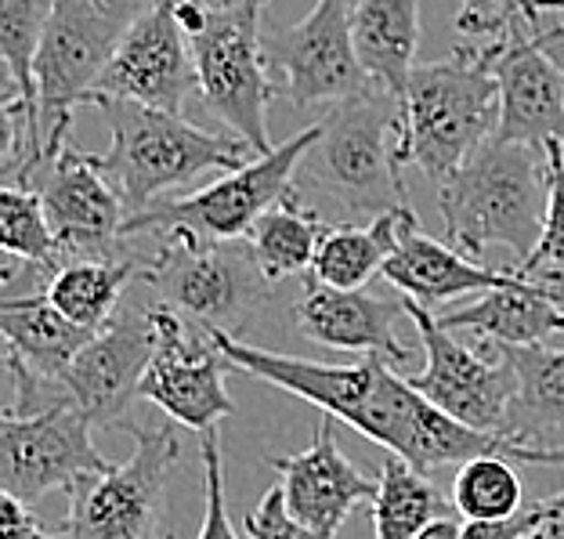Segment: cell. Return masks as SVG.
Wrapping results in <instances>:
<instances>
[{"mask_svg": "<svg viewBox=\"0 0 564 539\" xmlns=\"http://www.w3.org/2000/svg\"><path fill=\"white\" fill-rule=\"evenodd\" d=\"M355 47L366 73L383 91L402 101L420 51V4L416 0H358Z\"/></svg>", "mask_w": 564, "mask_h": 539, "instance_id": "cell-25", "label": "cell"}, {"mask_svg": "<svg viewBox=\"0 0 564 539\" xmlns=\"http://www.w3.org/2000/svg\"><path fill=\"white\" fill-rule=\"evenodd\" d=\"M564 141H550L546 157H550V203H546V222L543 236L535 242L532 258L518 265L521 276L546 272V268H564V157H561Z\"/></svg>", "mask_w": 564, "mask_h": 539, "instance_id": "cell-32", "label": "cell"}, {"mask_svg": "<svg viewBox=\"0 0 564 539\" xmlns=\"http://www.w3.org/2000/svg\"><path fill=\"white\" fill-rule=\"evenodd\" d=\"M138 282H145L163 304L196 319L203 330L232 337H239L272 293V279L253 261L247 239H203L188 233H163L160 250L141 261Z\"/></svg>", "mask_w": 564, "mask_h": 539, "instance_id": "cell-7", "label": "cell"}, {"mask_svg": "<svg viewBox=\"0 0 564 539\" xmlns=\"http://www.w3.org/2000/svg\"><path fill=\"white\" fill-rule=\"evenodd\" d=\"M402 163L448 182L499 123V84L478 47L423 62L402 95Z\"/></svg>", "mask_w": 564, "mask_h": 539, "instance_id": "cell-5", "label": "cell"}, {"mask_svg": "<svg viewBox=\"0 0 564 539\" xmlns=\"http://www.w3.org/2000/svg\"><path fill=\"white\" fill-rule=\"evenodd\" d=\"M535 510H540V525H535L532 539H564V493L540 499Z\"/></svg>", "mask_w": 564, "mask_h": 539, "instance_id": "cell-40", "label": "cell"}, {"mask_svg": "<svg viewBox=\"0 0 564 539\" xmlns=\"http://www.w3.org/2000/svg\"><path fill=\"white\" fill-rule=\"evenodd\" d=\"M521 15L532 22V30L543 44L564 36V0H524Z\"/></svg>", "mask_w": 564, "mask_h": 539, "instance_id": "cell-38", "label": "cell"}, {"mask_svg": "<svg viewBox=\"0 0 564 539\" xmlns=\"http://www.w3.org/2000/svg\"><path fill=\"white\" fill-rule=\"evenodd\" d=\"M561 157H564V145H561Z\"/></svg>", "mask_w": 564, "mask_h": 539, "instance_id": "cell-47", "label": "cell"}, {"mask_svg": "<svg viewBox=\"0 0 564 539\" xmlns=\"http://www.w3.org/2000/svg\"><path fill=\"white\" fill-rule=\"evenodd\" d=\"M550 203V157L535 145L489 138L459 171L438 185L445 242L481 261L492 247L524 265L543 236Z\"/></svg>", "mask_w": 564, "mask_h": 539, "instance_id": "cell-3", "label": "cell"}, {"mask_svg": "<svg viewBox=\"0 0 564 539\" xmlns=\"http://www.w3.org/2000/svg\"><path fill=\"white\" fill-rule=\"evenodd\" d=\"M152 337L149 304H120L117 319L98 330L87 348L73 358L62 377L66 399L91 420V428H123L131 420V402L141 399V377L149 369Z\"/></svg>", "mask_w": 564, "mask_h": 539, "instance_id": "cell-17", "label": "cell"}, {"mask_svg": "<svg viewBox=\"0 0 564 539\" xmlns=\"http://www.w3.org/2000/svg\"><path fill=\"white\" fill-rule=\"evenodd\" d=\"M318 138V123L293 134L264 157L225 171L217 182L182 200H160L123 222V239L138 233H188L203 239H247L253 222L286 196L297 182L304 152Z\"/></svg>", "mask_w": 564, "mask_h": 539, "instance_id": "cell-9", "label": "cell"}, {"mask_svg": "<svg viewBox=\"0 0 564 539\" xmlns=\"http://www.w3.org/2000/svg\"><path fill=\"white\" fill-rule=\"evenodd\" d=\"M416 539H464V521L445 515V518H434L427 529H423Z\"/></svg>", "mask_w": 564, "mask_h": 539, "instance_id": "cell-41", "label": "cell"}, {"mask_svg": "<svg viewBox=\"0 0 564 539\" xmlns=\"http://www.w3.org/2000/svg\"><path fill=\"white\" fill-rule=\"evenodd\" d=\"M456 515L464 518H510L521 510V474L503 453H485L459 464L453 482Z\"/></svg>", "mask_w": 564, "mask_h": 539, "instance_id": "cell-31", "label": "cell"}, {"mask_svg": "<svg viewBox=\"0 0 564 539\" xmlns=\"http://www.w3.org/2000/svg\"><path fill=\"white\" fill-rule=\"evenodd\" d=\"M112 464L91 442V420L69 399L36 413L8 409L0 417V489L36 504L47 493H69L87 474Z\"/></svg>", "mask_w": 564, "mask_h": 539, "instance_id": "cell-13", "label": "cell"}, {"mask_svg": "<svg viewBox=\"0 0 564 539\" xmlns=\"http://www.w3.org/2000/svg\"><path fill=\"white\" fill-rule=\"evenodd\" d=\"M242 529H247L250 539H326V536H318L315 529H307L297 515H290L282 485H275V489H268L261 496V504L247 515Z\"/></svg>", "mask_w": 564, "mask_h": 539, "instance_id": "cell-34", "label": "cell"}, {"mask_svg": "<svg viewBox=\"0 0 564 539\" xmlns=\"http://www.w3.org/2000/svg\"><path fill=\"white\" fill-rule=\"evenodd\" d=\"M0 333L8 341V366L15 377V413H36V409L55 406L47 395H66L62 377L95 337V330L76 326L73 319L62 315L44 290L0 301Z\"/></svg>", "mask_w": 564, "mask_h": 539, "instance_id": "cell-19", "label": "cell"}, {"mask_svg": "<svg viewBox=\"0 0 564 539\" xmlns=\"http://www.w3.org/2000/svg\"><path fill=\"white\" fill-rule=\"evenodd\" d=\"M535 276H540L546 282V290L564 304V268H546V272H535Z\"/></svg>", "mask_w": 564, "mask_h": 539, "instance_id": "cell-42", "label": "cell"}, {"mask_svg": "<svg viewBox=\"0 0 564 539\" xmlns=\"http://www.w3.org/2000/svg\"><path fill=\"white\" fill-rule=\"evenodd\" d=\"M402 211H391L383 217H373L366 228H329L323 247L315 254L312 279L326 282L337 290H366L373 276H383L394 250V233H399Z\"/></svg>", "mask_w": 564, "mask_h": 539, "instance_id": "cell-29", "label": "cell"}, {"mask_svg": "<svg viewBox=\"0 0 564 539\" xmlns=\"http://www.w3.org/2000/svg\"><path fill=\"white\" fill-rule=\"evenodd\" d=\"M409 323L416 326L423 369L409 377V384L431 399L448 417L467 423L474 431H503L507 409L514 402V369L503 355H481L453 337V330L438 323V312L413 298H405Z\"/></svg>", "mask_w": 564, "mask_h": 539, "instance_id": "cell-12", "label": "cell"}, {"mask_svg": "<svg viewBox=\"0 0 564 539\" xmlns=\"http://www.w3.org/2000/svg\"><path fill=\"white\" fill-rule=\"evenodd\" d=\"M496 352L507 358L518 380L499 439L514 445H546L550 434L564 431V352L546 344Z\"/></svg>", "mask_w": 564, "mask_h": 539, "instance_id": "cell-24", "label": "cell"}, {"mask_svg": "<svg viewBox=\"0 0 564 539\" xmlns=\"http://www.w3.org/2000/svg\"><path fill=\"white\" fill-rule=\"evenodd\" d=\"M445 330H467L496 348H532L564 333V304L546 290L540 276H514L496 290H485L478 301L438 312Z\"/></svg>", "mask_w": 564, "mask_h": 539, "instance_id": "cell-23", "label": "cell"}, {"mask_svg": "<svg viewBox=\"0 0 564 539\" xmlns=\"http://www.w3.org/2000/svg\"><path fill=\"white\" fill-rule=\"evenodd\" d=\"M123 428L134 439V456L73 485L62 539H171L163 532V496L182 442L174 428H141L134 420Z\"/></svg>", "mask_w": 564, "mask_h": 539, "instance_id": "cell-10", "label": "cell"}, {"mask_svg": "<svg viewBox=\"0 0 564 539\" xmlns=\"http://www.w3.org/2000/svg\"><path fill=\"white\" fill-rule=\"evenodd\" d=\"M47 539H62V532H58V536H47Z\"/></svg>", "mask_w": 564, "mask_h": 539, "instance_id": "cell-46", "label": "cell"}, {"mask_svg": "<svg viewBox=\"0 0 564 539\" xmlns=\"http://www.w3.org/2000/svg\"><path fill=\"white\" fill-rule=\"evenodd\" d=\"M499 453L510 456L514 464H535V467L564 471V445H514V442H503Z\"/></svg>", "mask_w": 564, "mask_h": 539, "instance_id": "cell-39", "label": "cell"}, {"mask_svg": "<svg viewBox=\"0 0 564 539\" xmlns=\"http://www.w3.org/2000/svg\"><path fill=\"white\" fill-rule=\"evenodd\" d=\"M540 525L535 504L510 518H464V539H532Z\"/></svg>", "mask_w": 564, "mask_h": 539, "instance_id": "cell-36", "label": "cell"}, {"mask_svg": "<svg viewBox=\"0 0 564 539\" xmlns=\"http://www.w3.org/2000/svg\"><path fill=\"white\" fill-rule=\"evenodd\" d=\"M546 51H550V58L557 62V69L564 73V36L561 41H546Z\"/></svg>", "mask_w": 564, "mask_h": 539, "instance_id": "cell-43", "label": "cell"}, {"mask_svg": "<svg viewBox=\"0 0 564 539\" xmlns=\"http://www.w3.org/2000/svg\"><path fill=\"white\" fill-rule=\"evenodd\" d=\"M456 504L427 482V471L413 467L399 453H388L380 464L377 496L369 504L377 539H416L434 518L453 515Z\"/></svg>", "mask_w": 564, "mask_h": 539, "instance_id": "cell-28", "label": "cell"}, {"mask_svg": "<svg viewBox=\"0 0 564 539\" xmlns=\"http://www.w3.org/2000/svg\"><path fill=\"white\" fill-rule=\"evenodd\" d=\"M141 261L134 258H69L47 279V301L84 330H106L120 312L131 282H138Z\"/></svg>", "mask_w": 564, "mask_h": 539, "instance_id": "cell-27", "label": "cell"}, {"mask_svg": "<svg viewBox=\"0 0 564 539\" xmlns=\"http://www.w3.org/2000/svg\"><path fill=\"white\" fill-rule=\"evenodd\" d=\"M518 276V268H492L467 258L453 242L427 236L413 211H402L399 233H394V250L383 265V279L405 298H413L427 308L448 304L467 293H485L503 287Z\"/></svg>", "mask_w": 564, "mask_h": 539, "instance_id": "cell-22", "label": "cell"}, {"mask_svg": "<svg viewBox=\"0 0 564 539\" xmlns=\"http://www.w3.org/2000/svg\"><path fill=\"white\" fill-rule=\"evenodd\" d=\"M402 163V106L383 87L333 101L297 166V192H318L344 214L413 211Z\"/></svg>", "mask_w": 564, "mask_h": 539, "instance_id": "cell-2", "label": "cell"}, {"mask_svg": "<svg viewBox=\"0 0 564 539\" xmlns=\"http://www.w3.org/2000/svg\"><path fill=\"white\" fill-rule=\"evenodd\" d=\"M399 319H409L405 301H391L366 290H337L312 276H307L301 301L293 308V323L307 341L340 352L380 355L391 366H409L413 352L399 341Z\"/></svg>", "mask_w": 564, "mask_h": 539, "instance_id": "cell-21", "label": "cell"}, {"mask_svg": "<svg viewBox=\"0 0 564 539\" xmlns=\"http://www.w3.org/2000/svg\"><path fill=\"white\" fill-rule=\"evenodd\" d=\"M149 323L156 348L141 377V399L160 406L188 431H214L236 413L232 395L225 388L228 358L214 344L210 330H192L171 304L152 301Z\"/></svg>", "mask_w": 564, "mask_h": 539, "instance_id": "cell-11", "label": "cell"}, {"mask_svg": "<svg viewBox=\"0 0 564 539\" xmlns=\"http://www.w3.org/2000/svg\"><path fill=\"white\" fill-rule=\"evenodd\" d=\"M199 456H203V529L196 539H239L225 499V460H221L217 428L199 434Z\"/></svg>", "mask_w": 564, "mask_h": 539, "instance_id": "cell-33", "label": "cell"}, {"mask_svg": "<svg viewBox=\"0 0 564 539\" xmlns=\"http://www.w3.org/2000/svg\"><path fill=\"white\" fill-rule=\"evenodd\" d=\"M264 4L268 0H221L210 8L207 30L192 36L196 95L228 134L242 138L258 157L275 149L268 138V101L275 98V87L268 80L261 36Z\"/></svg>", "mask_w": 564, "mask_h": 539, "instance_id": "cell-8", "label": "cell"}, {"mask_svg": "<svg viewBox=\"0 0 564 539\" xmlns=\"http://www.w3.org/2000/svg\"><path fill=\"white\" fill-rule=\"evenodd\" d=\"M210 337L236 374L264 380L279 391L318 406L326 417L344 420L348 428L380 442L388 453H399L420 471L467 464L474 456L503 449L499 434L474 431L431 399H423L409 377L394 374L388 358L380 355H366L355 366H326L312 363V358L253 348L221 330H210Z\"/></svg>", "mask_w": 564, "mask_h": 539, "instance_id": "cell-1", "label": "cell"}, {"mask_svg": "<svg viewBox=\"0 0 564 539\" xmlns=\"http://www.w3.org/2000/svg\"><path fill=\"white\" fill-rule=\"evenodd\" d=\"M333 417H323L315 428V439L304 453L268 456V467L279 471V485L286 493L290 515H297L307 529L318 536L337 539L340 525L351 518L358 504H373L377 482L362 478L355 464L340 453Z\"/></svg>", "mask_w": 564, "mask_h": 539, "instance_id": "cell-20", "label": "cell"}, {"mask_svg": "<svg viewBox=\"0 0 564 539\" xmlns=\"http://www.w3.org/2000/svg\"><path fill=\"white\" fill-rule=\"evenodd\" d=\"M485 66L499 84L496 141L546 149L564 141V73L535 36L532 22L518 15L503 33L478 44Z\"/></svg>", "mask_w": 564, "mask_h": 539, "instance_id": "cell-16", "label": "cell"}, {"mask_svg": "<svg viewBox=\"0 0 564 539\" xmlns=\"http://www.w3.org/2000/svg\"><path fill=\"white\" fill-rule=\"evenodd\" d=\"M0 539H47L41 521L30 515V504L15 493H0Z\"/></svg>", "mask_w": 564, "mask_h": 539, "instance_id": "cell-37", "label": "cell"}, {"mask_svg": "<svg viewBox=\"0 0 564 539\" xmlns=\"http://www.w3.org/2000/svg\"><path fill=\"white\" fill-rule=\"evenodd\" d=\"M95 109L109 123V149L98 152V166L120 192L127 217L160 203L163 192L217 171H236L258 157L242 138L203 131L182 112L127 98H98Z\"/></svg>", "mask_w": 564, "mask_h": 539, "instance_id": "cell-4", "label": "cell"}, {"mask_svg": "<svg viewBox=\"0 0 564 539\" xmlns=\"http://www.w3.org/2000/svg\"><path fill=\"white\" fill-rule=\"evenodd\" d=\"M199 91L188 33L174 19V0H156L123 36L117 58L98 84V98H127L141 106L182 112Z\"/></svg>", "mask_w": 564, "mask_h": 539, "instance_id": "cell-18", "label": "cell"}, {"mask_svg": "<svg viewBox=\"0 0 564 539\" xmlns=\"http://www.w3.org/2000/svg\"><path fill=\"white\" fill-rule=\"evenodd\" d=\"M329 228L318 217V207H312L297 185L282 196L275 207H268L253 228L247 233V247L253 254V261L261 265V272L268 279H286L312 272L315 254L323 247Z\"/></svg>", "mask_w": 564, "mask_h": 539, "instance_id": "cell-26", "label": "cell"}, {"mask_svg": "<svg viewBox=\"0 0 564 539\" xmlns=\"http://www.w3.org/2000/svg\"><path fill=\"white\" fill-rule=\"evenodd\" d=\"M134 4H156V0H134Z\"/></svg>", "mask_w": 564, "mask_h": 539, "instance_id": "cell-45", "label": "cell"}, {"mask_svg": "<svg viewBox=\"0 0 564 539\" xmlns=\"http://www.w3.org/2000/svg\"><path fill=\"white\" fill-rule=\"evenodd\" d=\"M0 247L25 265V276L44 279V287L66 265V254H62V242L51 228L41 192L25 185L0 188Z\"/></svg>", "mask_w": 564, "mask_h": 539, "instance_id": "cell-30", "label": "cell"}, {"mask_svg": "<svg viewBox=\"0 0 564 539\" xmlns=\"http://www.w3.org/2000/svg\"><path fill=\"white\" fill-rule=\"evenodd\" d=\"M521 4H524V0H510V8H514V11H518V15H521Z\"/></svg>", "mask_w": 564, "mask_h": 539, "instance_id": "cell-44", "label": "cell"}, {"mask_svg": "<svg viewBox=\"0 0 564 539\" xmlns=\"http://www.w3.org/2000/svg\"><path fill=\"white\" fill-rule=\"evenodd\" d=\"M355 4L315 0L304 22L264 41L268 62L282 73V95L297 109L333 106L377 87L355 47Z\"/></svg>", "mask_w": 564, "mask_h": 539, "instance_id": "cell-14", "label": "cell"}, {"mask_svg": "<svg viewBox=\"0 0 564 539\" xmlns=\"http://www.w3.org/2000/svg\"><path fill=\"white\" fill-rule=\"evenodd\" d=\"M456 4H459L456 25L470 41H492V36H499L518 19L510 0H456Z\"/></svg>", "mask_w": 564, "mask_h": 539, "instance_id": "cell-35", "label": "cell"}, {"mask_svg": "<svg viewBox=\"0 0 564 539\" xmlns=\"http://www.w3.org/2000/svg\"><path fill=\"white\" fill-rule=\"evenodd\" d=\"M11 185L41 192L51 228L69 258H117L123 242L127 207L98 166V152H80L62 145L30 171H22Z\"/></svg>", "mask_w": 564, "mask_h": 539, "instance_id": "cell-15", "label": "cell"}, {"mask_svg": "<svg viewBox=\"0 0 564 539\" xmlns=\"http://www.w3.org/2000/svg\"><path fill=\"white\" fill-rule=\"evenodd\" d=\"M149 4L134 0H55L36 51L44 157L66 145L73 112L95 106L98 84L117 58L123 36Z\"/></svg>", "mask_w": 564, "mask_h": 539, "instance_id": "cell-6", "label": "cell"}]
</instances>
